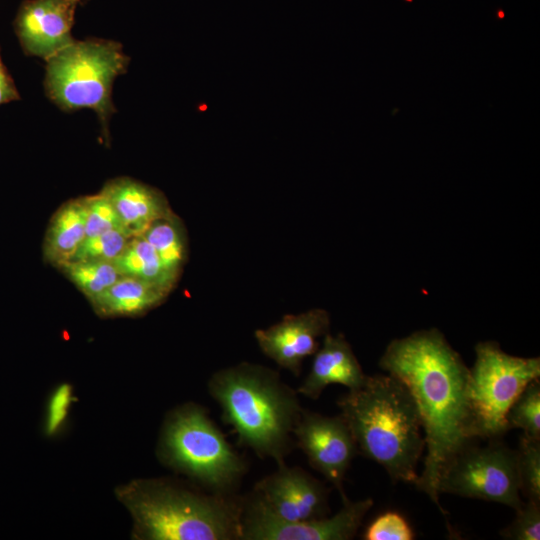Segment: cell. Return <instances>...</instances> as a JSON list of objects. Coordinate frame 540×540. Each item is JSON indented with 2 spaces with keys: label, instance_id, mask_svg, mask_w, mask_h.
<instances>
[{
  "label": "cell",
  "instance_id": "8",
  "mask_svg": "<svg viewBox=\"0 0 540 540\" xmlns=\"http://www.w3.org/2000/svg\"><path fill=\"white\" fill-rule=\"evenodd\" d=\"M438 492L500 503L517 510L520 494L516 450L498 439L484 447L468 445L442 473Z\"/></svg>",
  "mask_w": 540,
  "mask_h": 540
},
{
  "label": "cell",
  "instance_id": "25",
  "mask_svg": "<svg viewBox=\"0 0 540 540\" xmlns=\"http://www.w3.org/2000/svg\"><path fill=\"white\" fill-rule=\"evenodd\" d=\"M414 532L408 521L398 512L378 515L365 529V540H412Z\"/></svg>",
  "mask_w": 540,
  "mask_h": 540
},
{
  "label": "cell",
  "instance_id": "17",
  "mask_svg": "<svg viewBox=\"0 0 540 540\" xmlns=\"http://www.w3.org/2000/svg\"><path fill=\"white\" fill-rule=\"evenodd\" d=\"M168 294L146 281L121 276L90 303L101 317L138 316L160 305Z\"/></svg>",
  "mask_w": 540,
  "mask_h": 540
},
{
  "label": "cell",
  "instance_id": "15",
  "mask_svg": "<svg viewBox=\"0 0 540 540\" xmlns=\"http://www.w3.org/2000/svg\"><path fill=\"white\" fill-rule=\"evenodd\" d=\"M100 191L111 202L130 236L142 234L156 220L173 214L160 190L130 177L111 179Z\"/></svg>",
  "mask_w": 540,
  "mask_h": 540
},
{
  "label": "cell",
  "instance_id": "14",
  "mask_svg": "<svg viewBox=\"0 0 540 540\" xmlns=\"http://www.w3.org/2000/svg\"><path fill=\"white\" fill-rule=\"evenodd\" d=\"M366 377L344 335H332L328 332L323 336L322 345L314 353L309 373L297 392L317 400L331 384H340L348 390H354L364 383Z\"/></svg>",
  "mask_w": 540,
  "mask_h": 540
},
{
  "label": "cell",
  "instance_id": "20",
  "mask_svg": "<svg viewBox=\"0 0 540 540\" xmlns=\"http://www.w3.org/2000/svg\"><path fill=\"white\" fill-rule=\"evenodd\" d=\"M57 269L75 285L89 302L122 276L114 263L110 261H68Z\"/></svg>",
  "mask_w": 540,
  "mask_h": 540
},
{
  "label": "cell",
  "instance_id": "1",
  "mask_svg": "<svg viewBox=\"0 0 540 540\" xmlns=\"http://www.w3.org/2000/svg\"><path fill=\"white\" fill-rule=\"evenodd\" d=\"M379 366L399 379L417 406L425 448L416 488L442 509L438 483L454 457L474 440L469 367L436 328L392 340Z\"/></svg>",
  "mask_w": 540,
  "mask_h": 540
},
{
  "label": "cell",
  "instance_id": "7",
  "mask_svg": "<svg viewBox=\"0 0 540 540\" xmlns=\"http://www.w3.org/2000/svg\"><path fill=\"white\" fill-rule=\"evenodd\" d=\"M469 368V399L475 439H498L506 432L508 409L526 386L540 379V358L504 352L496 341L475 346Z\"/></svg>",
  "mask_w": 540,
  "mask_h": 540
},
{
  "label": "cell",
  "instance_id": "19",
  "mask_svg": "<svg viewBox=\"0 0 540 540\" xmlns=\"http://www.w3.org/2000/svg\"><path fill=\"white\" fill-rule=\"evenodd\" d=\"M113 263L122 276L146 281L168 293L177 283L164 269L156 251L141 234L129 239Z\"/></svg>",
  "mask_w": 540,
  "mask_h": 540
},
{
  "label": "cell",
  "instance_id": "16",
  "mask_svg": "<svg viewBox=\"0 0 540 540\" xmlns=\"http://www.w3.org/2000/svg\"><path fill=\"white\" fill-rule=\"evenodd\" d=\"M86 237L83 198L67 200L53 213L43 241L45 262L58 268L69 261Z\"/></svg>",
  "mask_w": 540,
  "mask_h": 540
},
{
  "label": "cell",
  "instance_id": "10",
  "mask_svg": "<svg viewBox=\"0 0 540 540\" xmlns=\"http://www.w3.org/2000/svg\"><path fill=\"white\" fill-rule=\"evenodd\" d=\"M293 437L309 465L337 489L342 503L348 502L344 480L358 449L343 417L302 408Z\"/></svg>",
  "mask_w": 540,
  "mask_h": 540
},
{
  "label": "cell",
  "instance_id": "18",
  "mask_svg": "<svg viewBox=\"0 0 540 540\" xmlns=\"http://www.w3.org/2000/svg\"><path fill=\"white\" fill-rule=\"evenodd\" d=\"M154 248L167 273L177 282L187 259L185 228L176 214L153 222L141 234Z\"/></svg>",
  "mask_w": 540,
  "mask_h": 540
},
{
  "label": "cell",
  "instance_id": "3",
  "mask_svg": "<svg viewBox=\"0 0 540 540\" xmlns=\"http://www.w3.org/2000/svg\"><path fill=\"white\" fill-rule=\"evenodd\" d=\"M207 386L242 445L261 459L285 462L302 407L298 392L276 370L241 362L216 371Z\"/></svg>",
  "mask_w": 540,
  "mask_h": 540
},
{
  "label": "cell",
  "instance_id": "2",
  "mask_svg": "<svg viewBox=\"0 0 540 540\" xmlns=\"http://www.w3.org/2000/svg\"><path fill=\"white\" fill-rule=\"evenodd\" d=\"M358 453L381 465L393 482L415 485L425 449L421 420L407 387L387 374L367 376L337 401Z\"/></svg>",
  "mask_w": 540,
  "mask_h": 540
},
{
  "label": "cell",
  "instance_id": "5",
  "mask_svg": "<svg viewBox=\"0 0 540 540\" xmlns=\"http://www.w3.org/2000/svg\"><path fill=\"white\" fill-rule=\"evenodd\" d=\"M164 463L210 492L234 495L247 463L227 441L207 409L187 403L169 414L159 443Z\"/></svg>",
  "mask_w": 540,
  "mask_h": 540
},
{
  "label": "cell",
  "instance_id": "9",
  "mask_svg": "<svg viewBox=\"0 0 540 540\" xmlns=\"http://www.w3.org/2000/svg\"><path fill=\"white\" fill-rule=\"evenodd\" d=\"M373 500H349L332 516L286 521L271 513L251 492L243 499L240 540H351Z\"/></svg>",
  "mask_w": 540,
  "mask_h": 540
},
{
  "label": "cell",
  "instance_id": "6",
  "mask_svg": "<svg viewBox=\"0 0 540 540\" xmlns=\"http://www.w3.org/2000/svg\"><path fill=\"white\" fill-rule=\"evenodd\" d=\"M129 57L120 43L99 38L74 40L46 60L44 88L48 98L66 112L93 110L102 134L109 138V122L116 112L112 88L124 74Z\"/></svg>",
  "mask_w": 540,
  "mask_h": 540
},
{
  "label": "cell",
  "instance_id": "11",
  "mask_svg": "<svg viewBox=\"0 0 540 540\" xmlns=\"http://www.w3.org/2000/svg\"><path fill=\"white\" fill-rule=\"evenodd\" d=\"M277 470L261 478L252 493L275 516L286 521H306L330 514L329 489L298 466L277 464Z\"/></svg>",
  "mask_w": 540,
  "mask_h": 540
},
{
  "label": "cell",
  "instance_id": "4",
  "mask_svg": "<svg viewBox=\"0 0 540 540\" xmlns=\"http://www.w3.org/2000/svg\"><path fill=\"white\" fill-rule=\"evenodd\" d=\"M135 536L147 540H240L244 496L190 488L166 479L135 480L118 490Z\"/></svg>",
  "mask_w": 540,
  "mask_h": 540
},
{
  "label": "cell",
  "instance_id": "28",
  "mask_svg": "<svg viewBox=\"0 0 540 540\" xmlns=\"http://www.w3.org/2000/svg\"><path fill=\"white\" fill-rule=\"evenodd\" d=\"M76 1L80 2L81 0H76Z\"/></svg>",
  "mask_w": 540,
  "mask_h": 540
},
{
  "label": "cell",
  "instance_id": "24",
  "mask_svg": "<svg viewBox=\"0 0 540 540\" xmlns=\"http://www.w3.org/2000/svg\"><path fill=\"white\" fill-rule=\"evenodd\" d=\"M82 198L85 208L86 237L112 230H120L128 234L113 205L101 191Z\"/></svg>",
  "mask_w": 540,
  "mask_h": 540
},
{
  "label": "cell",
  "instance_id": "27",
  "mask_svg": "<svg viewBox=\"0 0 540 540\" xmlns=\"http://www.w3.org/2000/svg\"><path fill=\"white\" fill-rule=\"evenodd\" d=\"M20 99L14 80L7 71L0 55V105Z\"/></svg>",
  "mask_w": 540,
  "mask_h": 540
},
{
  "label": "cell",
  "instance_id": "26",
  "mask_svg": "<svg viewBox=\"0 0 540 540\" xmlns=\"http://www.w3.org/2000/svg\"><path fill=\"white\" fill-rule=\"evenodd\" d=\"M515 511L514 520L500 532L502 538L507 540H539L540 504L527 501Z\"/></svg>",
  "mask_w": 540,
  "mask_h": 540
},
{
  "label": "cell",
  "instance_id": "12",
  "mask_svg": "<svg viewBox=\"0 0 540 540\" xmlns=\"http://www.w3.org/2000/svg\"><path fill=\"white\" fill-rule=\"evenodd\" d=\"M76 0H25L21 3L13 26L20 46L28 56L48 60L75 39Z\"/></svg>",
  "mask_w": 540,
  "mask_h": 540
},
{
  "label": "cell",
  "instance_id": "22",
  "mask_svg": "<svg viewBox=\"0 0 540 540\" xmlns=\"http://www.w3.org/2000/svg\"><path fill=\"white\" fill-rule=\"evenodd\" d=\"M515 450L521 494L540 504V440L522 434Z\"/></svg>",
  "mask_w": 540,
  "mask_h": 540
},
{
  "label": "cell",
  "instance_id": "13",
  "mask_svg": "<svg viewBox=\"0 0 540 540\" xmlns=\"http://www.w3.org/2000/svg\"><path fill=\"white\" fill-rule=\"evenodd\" d=\"M329 313L320 308L284 316L279 322L255 331L262 352L277 365L298 376L302 363L319 348L318 338L329 332Z\"/></svg>",
  "mask_w": 540,
  "mask_h": 540
},
{
  "label": "cell",
  "instance_id": "23",
  "mask_svg": "<svg viewBox=\"0 0 540 540\" xmlns=\"http://www.w3.org/2000/svg\"><path fill=\"white\" fill-rule=\"evenodd\" d=\"M131 237L120 230L85 237L69 261L96 260L113 262L122 253Z\"/></svg>",
  "mask_w": 540,
  "mask_h": 540
},
{
  "label": "cell",
  "instance_id": "21",
  "mask_svg": "<svg viewBox=\"0 0 540 540\" xmlns=\"http://www.w3.org/2000/svg\"><path fill=\"white\" fill-rule=\"evenodd\" d=\"M506 429H521L523 435L540 440V380L530 382L508 409Z\"/></svg>",
  "mask_w": 540,
  "mask_h": 540
}]
</instances>
